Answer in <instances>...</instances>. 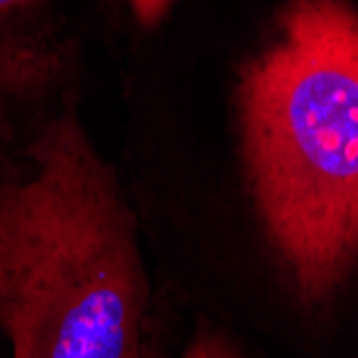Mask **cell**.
Segmentation results:
<instances>
[{
	"label": "cell",
	"mask_w": 358,
	"mask_h": 358,
	"mask_svg": "<svg viewBox=\"0 0 358 358\" xmlns=\"http://www.w3.org/2000/svg\"><path fill=\"white\" fill-rule=\"evenodd\" d=\"M0 185V335L11 358H144L138 217L71 86Z\"/></svg>",
	"instance_id": "1"
},
{
	"label": "cell",
	"mask_w": 358,
	"mask_h": 358,
	"mask_svg": "<svg viewBox=\"0 0 358 358\" xmlns=\"http://www.w3.org/2000/svg\"><path fill=\"white\" fill-rule=\"evenodd\" d=\"M234 112L247 187L294 296L331 303L358 271V11L287 0L243 64Z\"/></svg>",
	"instance_id": "2"
},
{
	"label": "cell",
	"mask_w": 358,
	"mask_h": 358,
	"mask_svg": "<svg viewBox=\"0 0 358 358\" xmlns=\"http://www.w3.org/2000/svg\"><path fill=\"white\" fill-rule=\"evenodd\" d=\"M73 64L76 41L62 28L58 0H0V101L11 116L60 99L73 86Z\"/></svg>",
	"instance_id": "3"
},
{
	"label": "cell",
	"mask_w": 358,
	"mask_h": 358,
	"mask_svg": "<svg viewBox=\"0 0 358 358\" xmlns=\"http://www.w3.org/2000/svg\"><path fill=\"white\" fill-rule=\"evenodd\" d=\"M26 166L28 159L22 152V144H17L15 120L7 106L0 101V185L24 172Z\"/></svg>",
	"instance_id": "4"
},
{
	"label": "cell",
	"mask_w": 358,
	"mask_h": 358,
	"mask_svg": "<svg viewBox=\"0 0 358 358\" xmlns=\"http://www.w3.org/2000/svg\"><path fill=\"white\" fill-rule=\"evenodd\" d=\"M118 3L129 24L140 32L157 30L176 7V0H118Z\"/></svg>",
	"instance_id": "5"
},
{
	"label": "cell",
	"mask_w": 358,
	"mask_h": 358,
	"mask_svg": "<svg viewBox=\"0 0 358 358\" xmlns=\"http://www.w3.org/2000/svg\"><path fill=\"white\" fill-rule=\"evenodd\" d=\"M178 358H243V354L232 345L230 339L219 333L204 331L182 350Z\"/></svg>",
	"instance_id": "6"
}]
</instances>
